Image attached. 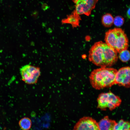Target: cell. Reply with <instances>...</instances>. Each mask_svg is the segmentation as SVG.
Segmentation results:
<instances>
[{"label": "cell", "mask_w": 130, "mask_h": 130, "mask_svg": "<svg viewBox=\"0 0 130 130\" xmlns=\"http://www.w3.org/2000/svg\"><path fill=\"white\" fill-rule=\"evenodd\" d=\"M105 43L117 53L127 49L129 41L126 35L121 29L116 28L110 29L106 33Z\"/></svg>", "instance_id": "3"}, {"label": "cell", "mask_w": 130, "mask_h": 130, "mask_svg": "<svg viewBox=\"0 0 130 130\" xmlns=\"http://www.w3.org/2000/svg\"><path fill=\"white\" fill-rule=\"evenodd\" d=\"M20 128L24 130H28L31 128L32 122L31 119L28 117H25L21 119L19 122Z\"/></svg>", "instance_id": "11"}, {"label": "cell", "mask_w": 130, "mask_h": 130, "mask_svg": "<svg viewBox=\"0 0 130 130\" xmlns=\"http://www.w3.org/2000/svg\"><path fill=\"white\" fill-rule=\"evenodd\" d=\"M98 0H77L75 5L76 13L79 15L89 16L94 8Z\"/></svg>", "instance_id": "6"}, {"label": "cell", "mask_w": 130, "mask_h": 130, "mask_svg": "<svg viewBox=\"0 0 130 130\" xmlns=\"http://www.w3.org/2000/svg\"><path fill=\"white\" fill-rule=\"evenodd\" d=\"M75 3L76 2L77 0H72Z\"/></svg>", "instance_id": "17"}, {"label": "cell", "mask_w": 130, "mask_h": 130, "mask_svg": "<svg viewBox=\"0 0 130 130\" xmlns=\"http://www.w3.org/2000/svg\"><path fill=\"white\" fill-rule=\"evenodd\" d=\"M119 53V58L123 62H126L129 60L130 52L127 49L123 50Z\"/></svg>", "instance_id": "14"}, {"label": "cell", "mask_w": 130, "mask_h": 130, "mask_svg": "<svg viewBox=\"0 0 130 130\" xmlns=\"http://www.w3.org/2000/svg\"><path fill=\"white\" fill-rule=\"evenodd\" d=\"M114 18L111 14L107 13L104 15L102 18V22L104 26L105 27L111 26L113 23Z\"/></svg>", "instance_id": "13"}, {"label": "cell", "mask_w": 130, "mask_h": 130, "mask_svg": "<svg viewBox=\"0 0 130 130\" xmlns=\"http://www.w3.org/2000/svg\"><path fill=\"white\" fill-rule=\"evenodd\" d=\"M20 72L22 80L29 84H36L41 74L39 67L30 65L22 66Z\"/></svg>", "instance_id": "5"}, {"label": "cell", "mask_w": 130, "mask_h": 130, "mask_svg": "<svg viewBox=\"0 0 130 130\" xmlns=\"http://www.w3.org/2000/svg\"><path fill=\"white\" fill-rule=\"evenodd\" d=\"M117 53L105 43L99 41L95 43L89 52V60L101 67L111 66L118 59Z\"/></svg>", "instance_id": "1"}, {"label": "cell", "mask_w": 130, "mask_h": 130, "mask_svg": "<svg viewBox=\"0 0 130 130\" xmlns=\"http://www.w3.org/2000/svg\"><path fill=\"white\" fill-rule=\"evenodd\" d=\"M81 20L79 15L77 14L75 11L68 15L67 17L62 21V24H69L72 25L73 27H77L79 26V21Z\"/></svg>", "instance_id": "10"}, {"label": "cell", "mask_w": 130, "mask_h": 130, "mask_svg": "<svg viewBox=\"0 0 130 130\" xmlns=\"http://www.w3.org/2000/svg\"><path fill=\"white\" fill-rule=\"evenodd\" d=\"M97 108L102 110H105L108 108L112 110L121 104L122 100L120 97L110 91L102 93L98 96L97 98Z\"/></svg>", "instance_id": "4"}, {"label": "cell", "mask_w": 130, "mask_h": 130, "mask_svg": "<svg viewBox=\"0 0 130 130\" xmlns=\"http://www.w3.org/2000/svg\"><path fill=\"white\" fill-rule=\"evenodd\" d=\"M127 15L128 17L129 18L130 17V8H129L127 12Z\"/></svg>", "instance_id": "16"}, {"label": "cell", "mask_w": 130, "mask_h": 130, "mask_svg": "<svg viewBox=\"0 0 130 130\" xmlns=\"http://www.w3.org/2000/svg\"><path fill=\"white\" fill-rule=\"evenodd\" d=\"M115 84L126 88L130 87V67H123L117 71L116 73Z\"/></svg>", "instance_id": "8"}, {"label": "cell", "mask_w": 130, "mask_h": 130, "mask_svg": "<svg viewBox=\"0 0 130 130\" xmlns=\"http://www.w3.org/2000/svg\"><path fill=\"white\" fill-rule=\"evenodd\" d=\"M117 123L110 119L108 116H105L98 123L99 130H113Z\"/></svg>", "instance_id": "9"}, {"label": "cell", "mask_w": 130, "mask_h": 130, "mask_svg": "<svg viewBox=\"0 0 130 130\" xmlns=\"http://www.w3.org/2000/svg\"><path fill=\"white\" fill-rule=\"evenodd\" d=\"M130 122L125 121L123 119L119 121L114 126L113 130H130Z\"/></svg>", "instance_id": "12"}, {"label": "cell", "mask_w": 130, "mask_h": 130, "mask_svg": "<svg viewBox=\"0 0 130 130\" xmlns=\"http://www.w3.org/2000/svg\"><path fill=\"white\" fill-rule=\"evenodd\" d=\"M73 130H99L98 123L91 117H84L80 118L76 123Z\"/></svg>", "instance_id": "7"}, {"label": "cell", "mask_w": 130, "mask_h": 130, "mask_svg": "<svg viewBox=\"0 0 130 130\" xmlns=\"http://www.w3.org/2000/svg\"><path fill=\"white\" fill-rule=\"evenodd\" d=\"M117 71L115 69L107 67H101L94 70L89 77L91 86L98 90L111 87L115 84Z\"/></svg>", "instance_id": "2"}, {"label": "cell", "mask_w": 130, "mask_h": 130, "mask_svg": "<svg viewBox=\"0 0 130 130\" xmlns=\"http://www.w3.org/2000/svg\"><path fill=\"white\" fill-rule=\"evenodd\" d=\"M124 21V19L122 17L118 16L114 18L113 23L117 26L120 27L123 24Z\"/></svg>", "instance_id": "15"}]
</instances>
